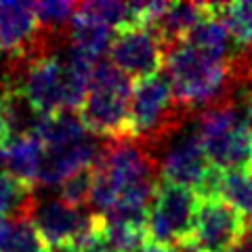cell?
<instances>
[{
	"mask_svg": "<svg viewBox=\"0 0 252 252\" xmlns=\"http://www.w3.org/2000/svg\"><path fill=\"white\" fill-rule=\"evenodd\" d=\"M229 61L231 59L210 57L185 42L168 49L164 67L177 105L187 114H200L219 103H240V91Z\"/></svg>",
	"mask_w": 252,
	"mask_h": 252,
	"instance_id": "obj_1",
	"label": "cell"
},
{
	"mask_svg": "<svg viewBox=\"0 0 252 252\" xmlns=\"http://www.w3.org/2000/svg\"><path fill=\"white\" fill-rule=\"evenodd\" d=\"M135 82L109 59H99L91 72L89 97L78 109V118L93 135L107 141L130 139L128 107Z\"/></svg>",
	"mask_w": 252,
	"mask_h": 252,
	"instance_id": "obj_2",
	"label": "cell"
},
{
	"mask_svg": "<svg viewBox=\"0 0 252 252\" xmlns=\"http://www.w3.org/2000/svg\"><path fill=\"white\" fill-rule=\"evenodd\" d=\"M210 164L223 172L252 175V130L244 114H240L238 101L219 103L198 114L193 124Z\"/></svg>",
	"mask_w": 252,
	"mask_h": 252,
	"instance_id": "obj_3",
	"label": "cell"
},
{
	"mask_svg": "<svg viewBox=\"0 0 252 252\" xmlns=\"http://www.w3.org/2000/svg\"><path fill=\"white\" fill-rule=\"evenodd\" d=\"M189 116L191 114L177 105L166 74L143 78L132 86L128 107L130 139L143 143L154 154L183 128Z\"/></svg>",
	"mask_w": 252,
	"mask_h": 252,
	"instance_id": "obj_4",
	"label": "cell"
},
{
	"mask_svg": "<svg viewBox=\"0 0 252 252\" xmlns=\"http://www.w3.org/2000/svg\"><path fill=\"white\" fill-rule=\"evenodd\" d=\"M198 204L200 198L191 189L160 179L147 215L149 240L170 248H177L179 244L191 240Z\"/></svg>",
	"mask_w": 252,
	"mask_h": 252,
	"instance_id": "obj_5",
	"label": "cell"
},
{
	"mask_svg": "<svg viewBox=\"0 0 252 252\" xmlns=\"http://www.w3.org/2000/svg\"><path fill=\"white\" fill-rule=\"evenodd\" d=\"M248 240V220L223 198L200 200L191 242L204 252H238Z\"/></svg>",
	"mask_w": 252,
	"mask_h": 252,
	"instance_id": "obj_6",
	"label": "cell"
},
{
	"mask_svg": "<svg viewBox=\"0 0 252 252\" xmlns=\"http://www.w3.org/2000/svg\"><path fill=\"white\" fill-rule=\"evenodd\" d=\"M109 61L132 82L162 74L166 51L160 40L145 28H122L114 34L109 46Z\"/></svg>",
	"mask_w": 252,
	"mask_h": 252,
	"instance_id": "obj_7",
	"label": "cell"
},
{
	"mask_svg": "<svg viewBox=\"0 0 252 252\" xmlns=\"http://www.w3.org/2000/svg\"><path fill=\"white\" fill-rule=\"evenodd\" d=\"M158 168H160L162 181L187 187L195 195L202 191V187L206 185V181L215 170L193 130L170 141L164 156L158 158Z\"/></svg>",
	"mask_w": 252,
	"mask_h": 252,
	"instance_id": "obj_8",
	"label": "cell"
},
{
	"mask_svg": "<svg viewBox=\"0 0 252 252\" xmlns=\"http://www.w3.org/2000/svg\"><path fill=\"white\" fill-rule=\"evenodd\" d=\"M44 38L40 34L32 2H0V51L11 55L15 63H26L44 55Z\"/></svg>",
	"mask_w": 252,
	"mask_h": 252,
	"instance_id": "obj_9",
	"label": "cell"
},
{
	"mask_svg": "<svg viewBox=\"0 0 252 252\" xmlns=\"http://www.w3.org/2000/svg\"><path fill=\"white\" fill-rule=\"evenodd\" d=\"M19 67V84L40 118L63 112L61 107V61L55 55H38Z\"/></svg>",
	"mask_w": 252,
	"mask_h": 252,
	"instance_id": "obj_10",
	"label": "cell"
},
{
	"mask_svg": "<svg viewBox=\"0 0 252 252\" xmlns=\"http://www.w3.org/2000/svg\"><path fill=\"white\" fill-rule=\"evenodd\" d=\"M101 149L99 141L94 137H86L74 145L59 149H44L40 170H38V185H61L69 175L94 166L99 160Z\"/></svg>",
	"mask_w": 252,
	"mask_h": 252,
	"instance_id": "obj_11",
	"label": "cell"
},
{
	"mask_svg": "<svg viewBox=\"0 0 252 252\" xmlns=\"http://www.w3.org/2000/svg\"><path fill=\"white\" fill-rule=\"evenodd\" d=\"M44 156V145L36 132L13 137L4 147H0V170L11 175L26 187L38 185V170Z\"/></svg>",
	"mask_w": 252,
	"mask_h": 252,
	"instance_id": "obj_12",
	"label": "cell"
},
{
	"mask_svg": "<svg viewBox=\"0 0 252 252\" xmlns=\"http://www.w3.org/2000/svg\"><path fill=\"white\" fill-rule=\"evenodd\" d=\"M183 42L217 59H231L238 51V46H231V36L223 26V21L210 13V6L208 13L187 32Z\"/></svg>",
	"mask_w": 252,
	"mask_h": 252,
	"instance_id": "obj_13",
	"label": "cell"
},
{
	"mask_svg": "<svg viewBox=\"0 0 252 252\" xmlns=\"http://www.w3.org/2000/svg\"><path fill=\"white\" fill-rule=\"evenodd\" d=\"M67 36L69 42H72V51L80 53L93 61H99L103 59L105 51H109V46H112L114 30L76 13L72 23H69Z\"/></svg>",
	"mask_w": 252,
	"mask_h": 252,
	"instance_id": "obj_14",
	"label": "cell"
},
{
	"mask_svg": "<svg viewBox=\"0 0 252 252\" xmlns=\"http://www.w3.org/2000/svg\"><path fill=\"white\" fill-rule=\"evenodd\" d=\"M34 132L42 141L44 149H59V147L74 145L91 135L86 130V126L80 122L78 114H72V112H59L55 116L42 118Z\"/></svg>",
	"mask_w": 252,
	"mask_h": 252,
	"instance_id": "obj_15",
	"label": "cell"
},
{
	"mask_svg": "<svg viewBox=\"0 0 252 252\" xmlns=\"http://www.w3.org/2000/svg\"><path fill=\"white\" fill-rule=\"evenodd\" d=\"M0 252H49V244L38 231L34 217L0 220Z\"/></svg>",
	"mask_w": 252,
	"mask_h": 252,
	"instance_id": "obj_16",
	"label": "cell"
},
{
	"mask_svg": "<svg viewBox=\"0 0 252 252\" xmlns=\"http://www.w3.org/2000/svg\"><path fill=\"white\" fill-rule=\"evenodd\" d=\"M36 208L38 204L34 200V189L0 170V220L13 217H34Z\"/></svg>",
	"mask_w": 252,
	"mask_h": 252,
	"instance_id": "obj_17",
	"label": "cell"
},
{
	"mask_svg": "<svg viewBox=\"0 0 252 252\" xmlns=\"http://www.w3.org/2000/svg\"><path fill=\"white\" fill-rule=\"evenodd\" d=\"M78 15H84L89 19H94L112 30L135 28L130 2H112V0H91V2H78Z\"/></svg>",
	"mask_w": 252,
	"mask_h": 252,
	"instance_id": "obj_18",
	"label": "cell"
},
{
	"mask_svg": "<svg viewBox=\"0 0 252 252\" xmlns=\"http://www.w3.org/2000/svg\"><path fill=\"white\" fill-rule=\"evenodd\" d=\"M34 4V13L40 26V34L59 36L63 32L69 30L78 2H55V0H46V2H32Z\"/></svg>",
	"mask_w": 252,
	"mask_h": 252,
	"instance_id": "obj_19",
	"label": "cell"
},
{
	"mask_svg": "<svg viewBox=\"0 0 252 252\" xmlns=\"http://www.w3.org/2000/svg\"><path fill=\"white\" fill-rule=\"evenodd\" d=\"M220 198L238 208L252 227V175L240 172H223L220 179Z\"/></svg>",
	"mask_w": 252,
	"mask_h": 252,
	"instance_id": "obj_20",
	"label": "cell"
},
{
	"mask_svg": "<svg viewBox=\"0 0 252 252\" xmlns=\"http://www.w3.org/2000/svg\"><path fill=\"white\" fill-rule=\"evenodd\" d=\"M91 187H93V166L78 170L63 181L59 185V200H63L74 208H89Z\"/></svg>",
	"mask_w": 252,
	"mask_h": 252,
	"instance_id": "obj_21",
	"label": "cell"
},
{
	"mask_svg": "<svg viewBox=\"0 0 252 252\" xmlns=\"http://www.w3.org/2000/svg\"><path fill=\"white\" fill-rule=\"evenodd\" d=\"M80 252H118L112 244L107 242V238H105V233H103V229H101L99 233H94L93 238L84 244V246H80L78 248Z\"/></svg>",
	"mask_w": 252,
	"mask_h": 252,
	"instance_id": "obj_22",
	"label": "cell"
},
{
	"mask_svg": "<svg viewBox=\"0 0 252 252\" xmlns=\"http://www.w3.org/2000/svg\"><path fill=\"white\" fill-rule=\"evenodd\" d=\"M240 103L244 105V120H246L248 128L252 130V86L240 97Z\"/></svg>",
	"mask_w": 252,
	"mask_h": 252,
	"instance_id": "obj_23",
	"label": "cell"
},
{
	"mask_svg": "<svg viewBox=\"0 0 252 252\" xmlns=\"http://www.w3.org/2000/svg\"><path fill=\"white\" fill-rule=\"evenodd\" d=\"M9 141H11V130H9V124H6V118L2 112V103H0V147H4Z\"/></svg>",
	"mask_w": 252,
	"mask_h": 252,
	"instance_id": "obj_24",
	"label": "cell"
},
{
	"mask_svg": "<svg viewBox=\"0 0 252 252\" xmlns=\"http://www.w3.org/2000/svg\"><path fill=\"white\" fill-rule=\"evenodd\" d=\"M137 252H175V248H170V246H162V244H156L152 240H147L143 246H141Z\"/></svg>",
	"mask_w": 252,
	"mask_h": 252,
	"instance_id": "obj_25",
	"label": "cell"
},
{
	"mask_svg": "<svg viewBox=\"0 0 252 252\" xmlns=\"http://www.w3.org/2000/svg\"><path fill=\"white\" fill-rule=\"evenodd\" d=\"M175 252H204V250L195 246L191 240H187V242H183V244H179V246L175 248Z\"/></svg>",
	"mask_w": 252,
	"mask_h": 252,
	"instance_id": "obj_26",
	"label": "cell"
},
{
	"mask_svg": "<svg viewBox=\"0 0 252 252\" xmlns=\"http://www.w3.org/2000/svg\"><path fill=\"white\" fill-rule=\"evenodd\" d=\"M49 252H80L74 244H57V246H51Z\"/></svg>",
	"mask_w": 252,
	"mask_h": 252,
	"instance_id": "obj_27",
	"label": "cell"
}]
</instances>
